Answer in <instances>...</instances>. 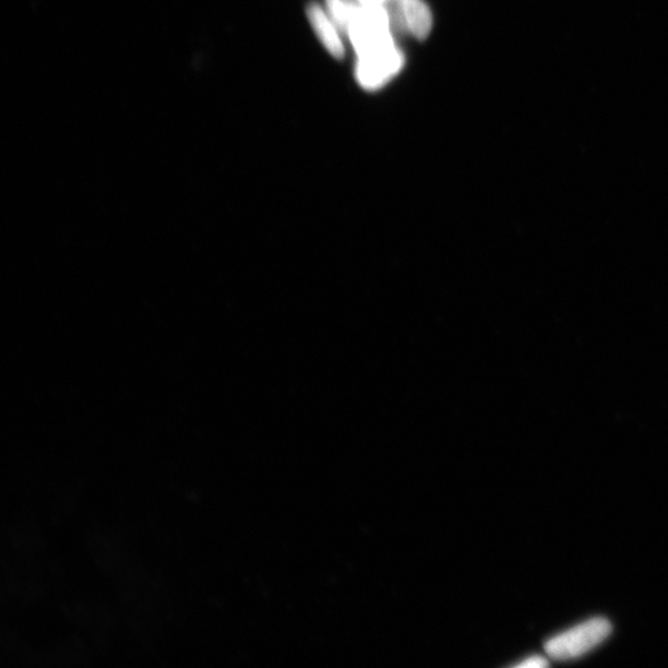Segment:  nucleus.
<instances>
[{
	"mask_svg": "<svg viewBox=\"0 0 668 668\" xmlns=\"http://www.w3.org/2000/svg\"><path fill=\"white\" fill-rule=\"evenodd\" d=\"M611 633V624L606 618H593L556 635L546 643L547 655L554 660H573L592 652Z\"/></svg>",
	"mask_w": 668,
	"mask_h": 668,
	"instance_id": "1",
	"label": "nucleus"
},
{
	"mask_svg": "<svg viewBox=\"0 0 668 668\" xmlns=\"http://www.w3.org/2000/svg\"><path fill=\"white\" fill-rule=\"evenodd\" d=\"M347 35L357 56L395 41L385 5L360 4Z\"/></svg>",
	"mask_w": 668,
	"mask_h": 668,
	"instance_id": "2",
	"label": "nucleus"
},
{
	"mask_svg": "<svg viewBox=\"0 0 668 668\" xmlns=\"http://www.w3.org/2000/svg\"><path fill=\"white\" fill-rule=\"evenodd\" d=\"M405 64V55L395 41L357 56L356 79L367 91H378L392 81Z\"/></svg>",
	"mask_w": 668,
	"mask_h": 668,
	"instance_id": "3",
	"label": "nucleus"
},
{
	"mask_svg": "<svg viewBox=\"0 0 668 668\" xmlns=\"http://www.w3.org/2000/svg\"><path fill=\"white\" fill-rule=\"evenodd\" d=\"M390 4H385L389 14H397L396 24L403 29L411 33L417 40H426L429 37L433 17L431 9L424 0H389Z\"/></svg>",
	"mask_w": 668,
	"mask_h": 668,
	"instance_id": "4",
	"label": "nucleus"
},
{
	"mask_svg": "<svg viewBox=\"0 0 668 668\" xmlns=\"http://www.w3.org/2000/svg\"><path fill=\"white\" fill-rule=\"evenodd\" d=\"M308 17L320 41L334 59L345 58V46L341 39V32L332 17L319 3H310Z\"/></svg>",
	"mask_w": 668,
	"mask_h": 668,
	"instance_id": "5",
	"label": "nucleus"
},
{
	"mask_svg": "<svg viewBox=\"0 0 668 668\" xmlns=\"http://www.w3.org/2000/svg\"><path fill=\"white\" fill-rule=\"evenodd\" d=\"M360 3L353 0H326L327 13L342 34H348L351 19L355 17Z\"/></svg>",
	"mask_w": 668,
	"mask_h": 668,
	"instance_id": "6",
	"label": "nucleus"
},
{
	"mask_svg": "<svg viewBox=\"0 0 668 668\" xmlns=\"http://www.w3.org/2000/svg\"><path fill=\"white\" fill-rule=\"evenodd\" d=\"M546 666H549V661H547V658L542 656L528 657L522 664L516 665V667H522V668H530V667L538 668V667H546Z\"/></svg>",
	"mask_w": 668,
	"mask_h": 668,
	"instance_id": "7",
	"label": "nucleus"
},
{
	"mask_svg": "<svg viewBox=\"0 0 668 668\" xmlns=\"http://www.w3.org/2000/svg\"><path fill=\"white\" fill-rule=\"evenodd\" d=\"M389 0H358L361 5H385Z\"/></svg>",
	"mask_w": 668,
	"mask_h": 668,
	"instance_id": "8",
	"label": "nucleus"
}]
</instances>
